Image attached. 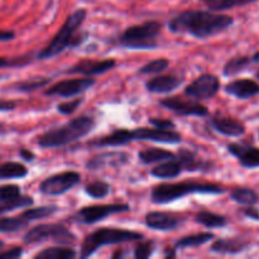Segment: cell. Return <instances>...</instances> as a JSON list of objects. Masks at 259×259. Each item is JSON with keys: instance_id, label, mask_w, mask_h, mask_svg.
<instances>
[{"instance_id": "cell-1", "label": "cell", "mask_w": 259, "mask_h": 259, "mask_svg": "<svg viewBox=\"0 0 259 259\" xmlns=\"http://www.w3.org/2000/svg\"><path fill=\"white\" fill-rule=\"evenodd\" d=\"M234 23L229 15L204 10H186L168 23L174 33H187L196 38H207L224 32Z\"/></svg>"}, {"instance_id": "cell-2", "label": "cell", "mask_w": 259, "mask_h": 259, "mask_svg": "<svg viewBox=\"0 0 259 259\" xmlns=\"http://www.w3.org/2000/svg\"><path fill=\"white\" fill-rule=\"evenodd\" d=\"M95 126V120L90 116H78L58 128L51 129L38 137L37 143L42 148H57L78 141L90 133Z\"/></svg>"}, {"instance_id": "cell-3", "label": "cell", "mask_w": 259, "mask_h": 259, "mask_svg": "<svg viewBox=\"0 0 259 259\" xmlns=\"http://www.w3.org/2000/svg\"><path fill=\"white\" fill-rule=\"evenodd\" d=\"M225 190L222 186L207 182L185 181L179 184H162L154 187L151 192L152 202L154 204H169L172 201L182 199L191 194H224Z\"/></svg>"}, {"instance_id": "cell-4", "label": "cell", "mask_w": 259, "mask_h": 259, "mask_svg": "<svg viewBox=\"0 0 259 259\" xmlns=\"http://www.w3.org/2000/svg\"><path fill=\"white\" fill-rule=\"evenodd\" d=\"M86 18V10L78 9L75 13L70 15L63 23L61 29L58 30L57 34L55 35L52 40L38 53V58L39 60H47V58H52L55 56L60 55L62 51L68 48V46L77 45L81 42V39H77L75 37L76 32L80 29L82 25L83 20Z\"/></svg>"}, {"instance_id": "cell-5", "label": "cell", "mask_w": 259, "mask_h": 259, "mask_svg": "<svg viewBox=\"0 0 259 259\" xmlns=\"http://www.w3.org/2000/svg\"><path fill=\"white\" fill-rule=\"evenodd\" d=\"M143 235L141 233L129 232L116 228H100L94 233L89 234L81 244V258H89L101 247L113 244H120L125 242H136L141 240Z\"/></svg>"}, {"instance_id": "cell-6", "label": "cell", "mask_w": 259, "mask_h": 259, "mask_svg": "<svg viewBox=\"0 0 259 259\" xmlns=\"http://www.w3.org/2000/svg\"><path fill=\"white\" fill-rule=\"evenodd\" d=\"M161 32V23L156 20L129 27L120 37V45L133 50H149L157 47V35Z\"/></svg>"}, {"instance_id": "cell-7", "label": "cell", "mask_w": 259, "mask_h": 259, "mask_svg": "<svg viewBox=\"0 0 259 259\" xmlns=\"http://www.w3.org/2000/svg\"><path fill=\"white\" fill-rule=\"evenodd\" d=\"M75 239V235L61 224H40L30 229L23 238V240L28 244H35L46 240H55L67 244V243H73Z\"/></svg>"}, {"instance_id": "cell-8", "label": "cell", "mask_w": 259, "mask_h": 259, "mask_svg": "<svg viewBox=\"0 0 259 259\" xmlns=\"http://www.w3.org/2000/svg\"><path fill=\"white\" fill-rule=\"evenodd\" d=\"M129 206L126 204H106L95 205V206L82 207L80 211L76 212L72 217V220L80 224H94L104 220L110 215L119 214V212L128 211Z\"/></svg>"}, {"instance_id": "cell-9", "label": "cell", "mask_w": 259, "mask_h": 259, "mask_svg": "<svg viewBox=\"0 0 259 259\" xmlns=\"http://www.w3.org/2000/svg\"><path fill=\"white\" fill-rule=\"evenodd\" d=\"M80 175L77 172H62V174H57L47 177L45 181H42L39 190L45 195L57 196V195H62L65 192L70 191L72 187L80 184Z\"/></svg>"}, {"instance_id": "cell-10", "label": "cell", "mask_w": 259, "mask_h": 259, "mask_svg": "<svg viewBox=\"0 0 259 259\" xmlns=\"http://www.w3.org/2000/svg\"><path fill=\"white\" fill-rule=\"evenodd\" d=\"M30 205H33V199L27 195H22L19 186L17 185L0 186V215Z\"/></svg>"}, {"instance_id": "cell-11", "label": "cell", "mask_w": 259, "mask_h": 259, "mask_svg": "<svg viewBox=\"0 0 259 259\" xmlns=\"http://www.w3.org/2000/svg\"><path fill=\"white\" fill-rule=\"evenodd\" d=\"M220 90V81L215 75H201L196 80L192 81L186 89L185 94L190 98L199 99V100H205V99L214 98Z\"/></svg>"}, {"instance_id": "cell-12", "label": "cell", "mask_w": 259, "mask_h": 259, "mask_svg": "<svg viewBox=\"0 0 259 259\" xmlns=\"http://www.w3.org/2000/svg\"><path fill=\"white\" fill-rule=\"evenodd\" d=\"M95 85V80L90 76L83 78H70V80H63L57 82L56 85L51 86L48 90H46V95H57L62 98H72V96L80 95L85 93L86 90Z\"/></svg>"}, {"instance_id": "cell-13", "label": "cell", "mask_w": 259, "mask_h": 259, "mask_svg": "<svg viewBox=\"0 0 259 259\" xmlns=\"http://www.w3.org/2000/svg\"><path fill=\"white\" fill-rule=\"evenodd\" d=\"M129 142L133 141H152L158 143L177 144L181 142V136L174 129L158 128H138L136 131H129Z\"/></svg>"}, {"instance_id": "cell-14", "label": "cell", "mask_w": 259, "mask_h": 259, "mask_svg": "<svg viewBox=\"0 0 259 259\" xmlns=\"http://www.w3.org/2000/svg\"><path fill=\"white\" fill-rule=\"evenodd\" d=\"M161 105L182 116H205L209 113L207 109L201 104L192 100H185V99L179 98V96L163 99V100H161Z\"/></svg>"}, {"instance_id": "cell-15", "label": "cell", "mask_w": 259, "mask_h": 259, "mask_svg": "<svg viewBox=\"0 0 259 259\" xmlns=\"http://www.w3.org/2000/svg\"><path fill=\"white\" fill-rule=\"evenodd\" d=\"M115 61L114 60H103V61H93L83 60L73 65L67 73L70 75H83V76H94L101 75V73L108 72L109 70L114 68Z\"/></svg>"}, {"instance_id": "cell-16", "label": "cell", "mask_w": 259, "mask_h": 259, "mask_svg": "<svg viewBox=\"0 0 259 259\" xmlns=\"http://www.w3.org/2000/svg\"><path fill=\"white\" fill-rule=\"evenodd\" d=\"M228 151L237 157L239 163L244 168H258L259 167V148L243 143H232L228 146Z\"/></svg>"}, {"instance_id": "cell-17", "label": "cell", "mask_w": 259, "mask_h": 259, "mask_svg": "<svg viewBox=\"0 0 259 259\" xmlns=\"http://www.w3.org/2000/svg\"><path fill=\"white\" fill-rule=\"evenodd\" d=\"M210 125L223 136L240 137L245 133L244 125L239 120L229 116H215L210 121Z\"/></svg>"}, {"instance_id": "cell-18", "label": "cell", "mask_w": 259, "mask_h": 259, "mask_svg": "<svg viewBox=\"0 0 259 259\" xmlns=\"http://www.w3.org/2000/svg\"><path fill=\"white\" fill-rule=\"evenodd\" d=\"M180 224H181V220L179 218L166 214V212L152 211L146 215V225L154 230L168 232V230L176 229Z\"/></svg>"}, {"instance_id": "cell-19", "label": "cell", "mask_w": 259, "mask_h": 259, "mask_svg": "<svg viewBox=\"0 0 259 259\" xmlns=\"http://www.w3.org/2000/svg\"><path fill=\"white\" fill-rule=\"evenodd\" d=\"M225 93L238 99H250L259 94V85L253 80L240 78L228 83L225 86Z\"/></svg>"}, {"instance_id": "cell-20", "label": "cell", "mask_w": 259, "mask_h": 259, "mask_svg": "<svg viewBox=\"0 0 259 259\" xmlns=\"http://www.w3.org/2000/svg\"><path fill=\"white\" fill-rule=\"evenodd\" d=\"M249 247V243L240 238H223L215 240L210 250L217 254H239Z\"/></svg>"}, {"instance_id": "cell-21", "label": "cell", "mask_w": 259, "mask_h": 259, "mask_svg": "<svg viewBox=\"0 0 259 259\" xmlns=\"http://www.w3.org/2000/svg\"><path fill=\"white\" fill-rule=\"evenodd\" d=\"M128 154L123 152H106L95 156L88 162V168L100 169L106 166H120L128 162Z\"/></svg>"}, {"instance_id": "cell-22", "label": "cell", "mask_w": 259, "mask_h": 259, "mask_svg": "<svg viewBox=\"0 0 259 259\" xmlns=\"http://www.w3.org/2000/svg\"><path fill=\"white\" fill-rule=\"evenodd\" d=\"M181 83H182V80L181 78L176 77V76L162 75V76H156V77L147 81L146 86H147V90L151 91V93L167 94L176 90Z\"/></svg>"}, {"instance_id": "cell-23", "label": "cell", "mask_w": 259, "mask_h": 259, "mask_svg": "<svg viewBox=\"0 0 259 259\" xmlns=\"http://www.w3.org/2000/svg\"><path fill=\"white\" fill-rule=\"evenodd\" d=\"M182 172V167L179 161L175 158L163 161V163L158 164L151 171L152 176L157 179H175Z\"/></svg>"}, {"instance_id": "cell-24", "label": "cell", "mask_w": 259, "mask_h": 259, "mask_svg": "<svg viewBox=\"0 0 259 259\" xmlns=\"http://www.w3.org/2000/svg\"><path fill=\"white\" fill-rule=\"evenodd\" d=\"M138 157L142 161V163L151 164V163H156V162H163V161H168V159L175 158V154L171 153L169 151H166V149L147 148L139 152Z\"/></svg>"}, {"instance_id": "cell-25", "label": "cell", "mask_w": 259, "mask_h": 259, "mask_svg": "<svg viewBox=\"0 0 259 259\" xmlns=\"http://www.w3.org/2000/svg\"><path fill=\"white\" fill-rule=\"evenodd\" d=\"M230 199L233 201L238 202V204L248 205V206L255 205L259 201L257 192L253 191L252 189H247V187H237V189H233L232 192H230Z\"/></svg>"}, {"instance_id": "cell-26", "label": "cell", "mask_w": 259, "mask_h": 259, "mask_svg": "<svg viewBox=\"0 0 259 259\" xmlns=\"http://www.w3.org/2000/svg\"><path fill=\"white\" fill-rule=\"evenodd\" d=\"M28 175L25 166L18 162H7L0 164V180L9 179H23Z\"/></svg>"}, {"instance_id": "cell-27", "label": "cell", "mask_w": 259, "mask_h": 259, "mask_svg": "<svg viewBox=\"0 0 259 259\" xmlns=\"http://www.w3.org/2000/svg\"><path fill=\"white\" fill-rule=\"evenodd\" d=\"M177 161L181 164L182 169H187V171H200L204 169V163L199 157L192 152L187 151V149H181L179 153V159Z\"/></svg>"}, {"instance_id": "cell-28", "label": "cell", "mask_w": 259, "mask_h": 259, "mask_svg": "<svg viewBox=\"0 0 259 259\" xmlns=\"http://www.w3.org/2000/svg\"><path fill=\"white\" fill-rule=\"evenodd\" d=\"M75 249L71 248L53 247L42 250L34 255L35 259H73L76 257Z\"/></svg>"}, {"instance_id": "cell-29", "label": "cell", "mask_w": 259, "mask_h": 259, "mask_svg": "<svg viewBox=\"0 0 259 259\" xmlns=\"http://www.w3.org/2000/svg\"><path fill=\"white\" fill-rule=\"evenodd\" d=\"M211 239H214V234H211V233H197V234L187 235V237L180 239L177 242L176 247L181 248V249H184V248L200 247V245L206 244Z\"/></svg>"}, {"instance_id": "cell-30", "label": "cell", "mask_w": 259, "mask_h": 259, "mask_svg": "<svg viewBox=\"0 0 259 259\" xmlns=\"http://www.w3.org/2000/svg\"><path fill=\"white\" fill-rule=\"evenodd\" d=\"M196 222L204 225V227L210 228V229H212V228H223L228 223L224 217L211 211H200L196 215Z\"/></svg>"}, {"instance_id": "cell-31", "label": "cell", "mask_w": 259, "mask_h": 259, "mask_svg": "<svg viewBox=\"0 0 259 259\" xmlns=\"http://www.w3.org/2000/svg\"><path fill=\"white\" fill-rule=\"evenodd\" d=\"M29 222L19 215L15 218H4L0 219V233H15L19 230L25 229Z\"/></svg>"}, {"instance_id": "cell-32", "label": "cell", "mask_w": 259, "mask_h": 259, "mask_svg": "<svg viewBox=\"0 0 259 259\" xmlns=\"http://www.w3.org/2000/svg\"><path fill=\"white\" fill-rule=\"evenodd\" d=\"M250 65V58L247 56H238V57L232 58L224 66V75L225 76H234L239 72L244 71L248 66Z\"/></svg>"}, {"instance_id": "cell-33", "label": "cell", "mask_w": 259, "mask_h": 259, "mask_svg": "<svg viewBox=\"0 0 259 259\" xmlns=\"http://www.w3.org/2000/svg\"><path fill=\"white\" fill-rule=\"evenodd\" d=\"M58 211L57 206H40L37 209H29L25 210L24 212H22V217L24 219H27L28 222H33V220L38 219H45V218L51 217V215L56 214Z\"/></svg>"}, {"instance_id": "cell-34", "label": "cell", "mask_w": 259, "mask_h": 259, "mask_svg": "<svg viewBox=\"0 0 259 259\" xmlns=\"http://www.w3.org/2000/svg\"><path fill=\"white\" fill-rule=\"evenodd\" d=\"M257 0H214L210 3L209 9L215 10V12H222V10L233 9V8L244 7V5L252 4Z\"/></svg>"}, {"instance_id": "cell-35", "label": "cell", "mask_w": 259, "mask_h": 259, "mask_svg": "<svg viewBox=\"0 0 259 259\" xmlns=\"http://www.w3.org/2000/svg\"><path fill=\"white\" fill-rule=\"evenodd\" d=\"M85 191L89 196L94 197V199H103V197L108 196V194L110 192V186L104 181H95L89 184Z\"/></svg>"}, {"instance_id": "cell-36", "label": "cell", "mask_w": 259, "mask_h": 259, "mask_svg": "<svg viewBox=\"0 0 259 259\" xmlns=\"http://www.w3.org/2000/svg\"><path fill=\"white\" fill-rule=\"evenodd\" d=\"M168 67V60L166 58H158V60L151 61L149 63L144 65L139 70L141 75H153V73H159Z\"/></svg>"}, {"instance_id": "cell-37", "label": "cell", "mask_w": 259, "mask_h": 259, "mask_svg": "<svg viewBox=\"0 0 259 259\" xmlns=\"http://www.w3.org/2000/svg\"><path fill=\"white\" fill-rule=\"evenodd\" d=\"M51 82L50 78H33V80L29 81H23V82H19L15 85V89L18 91H23V93H29V91H34L37 89L45 88L46 85Z\"/></svg>"}, {"instance_id": "cell-38", "label": "cell", "mask_w": 259, "mask_h": 259, "mask_svg": "<svg viewBox=\"0 0 259 259\" xmlns=\"http://www.w3.org/2000/svg\"><path fill=\"white\" fill-rule=\"evenodd\" d=\"M154 242L152 240H148V242H143L137 247V249L134 250V257L137 259H144V258H148L153 254L154 252Z\"/></svg>"}, {"instance_id": "cell-39", "label": "cell", "mask_w": 259, "mask_h": 259, "mask_svg": "<svg viewBox=\"0 0 259 259\" xmlns=\"http://www.w3.org/2000/svg\"><path fill=\"white\" fill-rule=\"evenodd\" d=\"M82 101L83 99L80 98V99H75V100L68 101V103L60 104V105L57 106V110L60 111L61 114H63V115H70V114L75 113V111L77 110V108L82 104Z\"/></svg>"}, {"instance_id": "cell-40", "label": "cell", "mask_w": 259, "mask_h": 259, "mask_svg": "<svg viewBox=\"0 0 259 259\" xmlns=\"http://www.w3.org/2000/svg\"><path fill=\"white\" fill-rule=\"evenodd\" d=\"M149 124L158 129H174L176 128L175 123L169 119H161V118H153L149 120Z\"/></svg>"}, {"instance_id": "cell-41", "label": "cell", "mask_w": 259, "mask_h": 259, "mask_svg": "<svg viewBox=\"0 0 259 259\" xmlns=\"http://www.w3.org/2000/svg\"><path fill=\"white\" fill-rule=\"evenodd\" d=\"M23 254L22 248H13V249L7 250V252L0 253V259H17L20 258Z\"/></svg>"}, {"instance_id": "cell-42", "label": "cell", "mask_w": 259, "mask_h": 259, "mask_svg": "<svg viewBox=\"0 0 259 259\" xmlns=\"http://www.w3.org/2000/svg\"><path fill=\"white\" fill-rule=\"evenodd\" d=\"M22 65L19 60H7V58H2L0 57V68H5V67H14V66H19Z\"/></svg>"}, {"instance_id": "cell-43", "label": "cell", "mask_w": 259, "mask_h": 259, "mask_svg": "<svg viewBox=\"0 0 259 259\" xmlns=\"http://www.w3.org/2000/svg\"><path fill=\"white\" fill-rule=\"evenodd\" d=\"M15 108L14 101H4L0 100V111H9Z\"/></svg>"}, {"instance_id": "cell-44", "label": "cell", "mask_w": 259, "mask_h": 259, "mask_svg": "<svg viewBox=\"0 0 259 259\" xmlns=\"http://www.w3.org/2000/svg\"><path fill=\"white\" fill-rule=\"evenodd\" d=\"M12 39H14V33L9 32V30L0 29V40H2V42H7V40Z\"/></svg>"}, {"instance_id": "cell-45", "label": "cell", "mask_w": 259, "mask_h": 259, "mask_svg": "<svg viewBox=\"0 0 259 259\" xmlns=\"http://www.w3.org/2000/svg\"><path fill=\"white\" fill-rule=\"evenodd\" d=\"M244 214L245 217L250 218L253 220H259V212L253 207H248V209H244Z\"/></svg>"}, {"instance_id": "cell-46", "label": "cell", "mask_w": 259, "mask_h": 259, "mask_svg": "<svg viewBox=\"0 0 259 259\" xmlns=\"http://www.w3.org/2000/svg\"><path fill=\"white\" fill-rule=\"evenodd\" d=\"M20 156H22L25 161H33V159H34V154L30 151H27V149H22V151H20Z\"/></svg>"}, {"instance_id": "cell-47", "label": "cell", "mask_w": 259, "mask_h": 259, "mask_svg": "<svg viewBox=\"0 0 259 259\" xmlns=\"http://www.w3.org/2000/svg\"><path fill=\"white\" fill-rule=\"evenodd\" d=\"M164 257L166 258H168V257H176V252H175V249H171V250H167L166 252V254H164Z\"/></svg>"}, {"instance_id": "cell-48", "label": "cell", "mask_w": 259, "mask_h": 259, "mask_svg": "<svg viewBox=\"0 0 259 259\" xmlns=\"http://www.w3.org/2000/svg\"><path fill=\"white\" fill-rule=\"evenodd\" d=\"M252 61H253V62H255V63H259V52H257L254 56H253Z\"/></svg>"}, {"instance_id": "cell-49", "label": "cell", "mask_w": 259, "mask_h": 259, "mask_svg": "<svg viewBox=\"0 0 259 259\" xmlns=\"http://www.w3.org/2000/svg\"><path fill=\"white\" fill-rule=\"evenodd\" d=\"M3 247H4V243H3L2 240H0V250H2V248H3Z\"/></svg>"}, {"instance_id": "cell-50", "label": "cell", "mask_w": 259, "mask_h": 259, "mask_svg": "<svg viewBox=\"0 0 259 259\" xmlns=\"http://www.w3.org/2000/svg\"><path fill=\"white\" fill-rule=\"evenodd\" d=\"M255 77H257V78H258V80H259V71H258V72H257V73H255Z\"/></svg>"}, {"instance_id": "cell-51", "label": "cell", "mask_w": 259, "mask_h": 259, "mask_svg": "<svg viewBox=\"0 0 259 259\" xmlns=\"http://www.w3.org/2000/svg\"><path fill=\"white\" fill-rule=\"evenodd\" d=\"M205 2H214V0H205Z\"/></svg>"}]
</instances>
